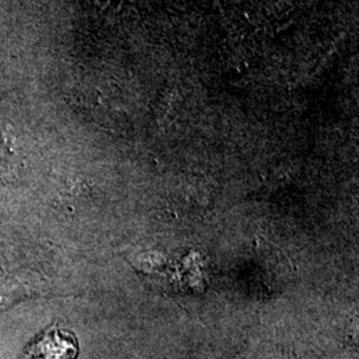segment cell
<instances>
[{
    "mask_svg": "<svg viewBox=\"0 0 359 359\" xmlns=\"http://www.w3.org/2000/svg\"><path fill=\"white\" fill-rule=\"evenodd\" d=\"M79 342L76 335L53 325L39 334L26 347L20 359H76Z\"/></svg>",
    "mask_w": 359,
    "mask_h": 359,
    "instance_id": "cell-1",
    "label": "cell"
}]
</instances>
